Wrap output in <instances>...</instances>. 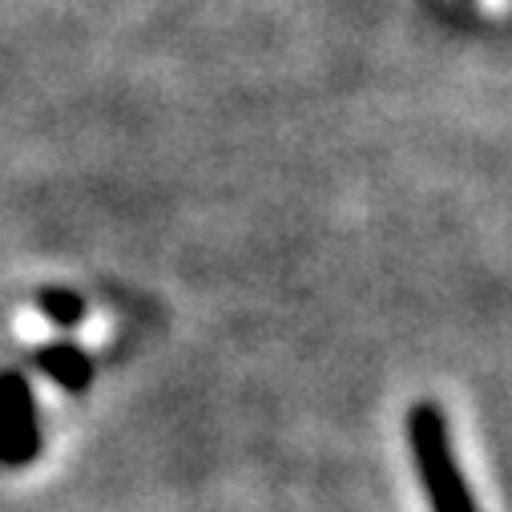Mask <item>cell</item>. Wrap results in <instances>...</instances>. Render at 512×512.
I'll use <instances>...</instances> for the list:
<instances>
[{
    "instance_id": "1",
    "label": "cell",
    "mask_w": 512,
    "mask_h": 512,
    "mask_svg": "<svg viewBox=\"0 0 512 512\" xmlns=\"http://www.w3.org/2000/svg\"><path fill=\"white\" fill-rule=\"evenodd\" d=\"M412 452L424 480V492L432 500V512H476V500L460 476V464L452 456V436L444 424V412L436 404H416L412 412Z\"/></svg>"
},
{
    "instance_id": "2",
    "label": "cell",
    "mask_w": 512,
    "mask_h": 512,
    "mask_svg": "<svg viewBox=\"0 0 512 512\" xmlns=\"http://www.w3.org/2000/svg\"><path fill=\"white\" fill-rule=\"evenodd\" d=\"M33 404L21 375L0 379V456L5 460H25L33 452Z\"/></svg>"
}]
</instances>
